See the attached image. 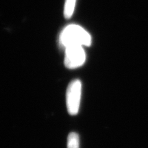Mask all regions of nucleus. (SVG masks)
I'll list each match as a JSON object with an SVG mask.
<instances>
[{
    "mask_svg": "<svg viewBox=\"0 0 148 148\" xmlns=\"http://www.w3.org/2000/svg\"><path fill=\"white\" fill-rule=\"evenodd\" d=\"M75 3L76 0H66L64 6V16L66 18H69L73 16Z\"/></svg>",
    "mask_w": 148,
    "mask_h": 148,
    "instance_id": "4",
    "label": "nucleus"
},
{
    "mask_svg": "<svg viewBox=\"0 0 148 148\" xmlns=\"http://www.w3.org/2000/svg\"><path fill=\"white\" fill-rule=\"evenodd\" d=\"M60 43L64 48L71 45L90 46L91 36L87 31L78 25L72 24L64 27L60 33Z\"/></svg>",
    "mask_w": 148,
    "mask_h": 148,
    "instance_id": "1",
    "label": "nucleus"
},
{
    "mask_svg": "<svg viewBox=\"0 0 148 148\" xmlns=\"http://www.w3.org/2000/svg\"><path fill=\"white\" fill-rule=\"evenodd\" d=\"M86 60V53L83 46L71 45L65 48L64 65L68 69L81 66Z\"/></svg>",
    "mask_w": 148,
    "mask_h": 148,
    "instance_id": "3",
    "label": "nucleus"
},
{
    "mask_svg": "<svg viewBox=\"0 0 148 148\" xmlns=\"http://www.w3.org/2000/svg\"><path fill=\"white\" fill-rule=\"evenodd\" d=\"M79 139L77 133L71 132L67 138V148H79Z\"/></svg>",
    "mask_w": 148,
    "mask_h": 148,
    "instance_id": "5",
    "label": "nucleus"
},
{
    "mask_svg": "<svg viewBox=\"0 0 148 148\" xmlns=\"http://www.w3.org/2000/svg\"><path fill=\"white\" fill-rule=\"evenodd\" d=\"M82 84L79 79L70 82L66 90V107L71 115L77 114L80 104Z\"/></svg>",
    "mask_w": 148,
    "mask_h": 148,
    "instance_id": "2",
    "label": "nucleus"
}]
</instances>
